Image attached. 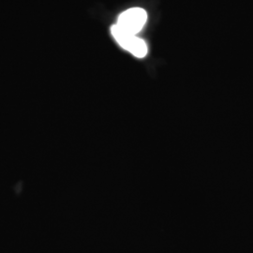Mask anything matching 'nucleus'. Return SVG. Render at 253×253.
Instances as JSON below:
<instances>
[{"label": "nucleus", "instance_id": "obj_1", "mask_svg": "<svg viewBox=\"0 0 253 253\" xmlns=\"http://www.w3.org/2000/svg\"><path fill=\"white\" fill-rule=\"evenodd\" d=\"M111 33L119 45L137 58H144L147 54V47L145 42L135 35L126 33L117 25L111 27Z\"/></svg>", "mask_w": 253, "mask_h": 253}, {"label": "nucleus", "instance_id": "obj_2", "mask_svg": "<svg viewBox=\"0 0 253 253\" xmlns=\"http://www.w3.org/2000/svg\"><path fill=\"white\" fill-rule=\"evenodd\" d=\"M147 14L145 9L141 8H131L122 12L116 24L118 27L126 33L136 35L145 26Z\"/></svg>", "mask_w": 253, "mask_h": 253}]
</instances>
